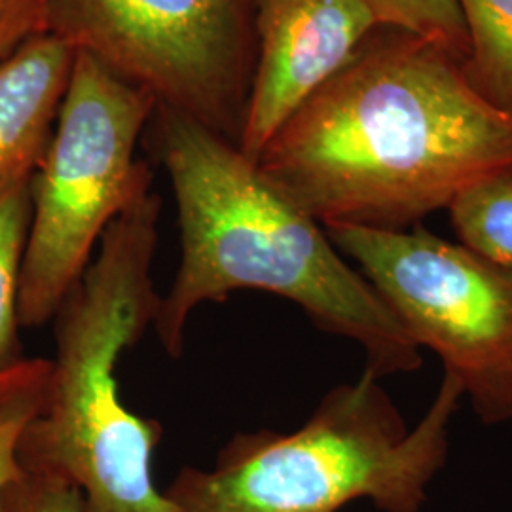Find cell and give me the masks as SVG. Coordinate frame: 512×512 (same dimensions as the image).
I'll return each instance as SVG.
<instances>
[{
  "mask_svg": "<svg viewBox=\"0 0 512 512\" xmlns=\"http://www.w3.org/2000/svg\"><path fill=\"white\" fill-rule=\"evenodd\" d=\"M256 164L323 228L406 230L512 165V116L458 57L378 29Z\"/></svg>",
  "mask_w": 512,
  "mask_h": 512,
  "instance_id": "obj_1",
  "label": "cell"
},
{
  "mask_svg": "<svg viewBox=\"0 0 512 512\" xmlns=\"http://www.w3.org/2000/svg\"><path fill=\"white\" fill-rule=\"evenodd\" d=\"M150 122L181 230V262L152 325L167 355L183 353L200 306L262 291L296 304L317 329L355 342L376 378L420 368L421 349L382 296L238 143L160 105Z\"/></svg>",
  "mask_w": 512,
  "mask_h": 512,
  "instance_id": "obj_2",
  "label": "cell"
},
{
  "mask_svg": "<svg viewBox=\"0 0 512 512\" xmlns=\"http://www.w3.org/2000/svg\"><path fill=\"white\" fill-rule=\"evenodd\" d=\"M160 213L150 188L105 230L52 319L46 397L19 442V467L73 484L82 512H175L152 476L162 425L122 403L116 376L158 311Z\"/></svg>",
  "mask_w": 512,
  "mask_h": 512,
  "instance_id": "obj_3",
  "label": "cell"
},
{
  "mask_svg": "<svg viewBox=\"0 0 512 512\" xmlns=\"http://www.w3.org/2000/svg\"><path fill=\"white\" fill-rule=\"evenodd\" d=\"M463 395L444 372L410 429L365 370L329 391L298 429L238 433L209 469L184 467L164 492L175 512H338L359 499L382 512H421Z\"/></svg>",
  "mask_w": 512,
  "mask_h": 512,
  "instance_id": "obj_4",
  "label": "cell"
},
{
  "mask_svg": "<svg viewBox=\"0 0 512 512\" xmlns=\"http://www.w3.org/2000/svg\"><path fill=\"white\" fill-rule=\"evenodd\" d=\"M158 107L90 55L74 54L54 133L33 173L19 323L44 327L88 268L110 222L152 188L135 150Z\"/></svg>",
  "mask_w": 512,
  "mask_h": 512,
  "instance_id": "obj_5",
  "label": "cell"
},
{
  "mask_svg": "<svg viewBox=\"0 0 512 512\" xmlns=\"http://www.w3.org/2000/svg\"><path fill=\"white\" fill-rule=\"evenodd\" d=\"M255 16L256 0H48V33L238 143Z\"/></svg>",
  "mask_w": 512,
  "mask_h": 512,
  "instance_id": "obj_6",
  "label": "cell"
},
{
  "mask_svg": "<svg viewBox=\"0 0 512 512\" xmlns=\"http://www.w3.org/2000/svg\"><path fill=\"white\" fill-rule=\"evenodd\" d=\"M325 230L416 346L458 378L478 418L512 420V274L420 226Z\"/></svg>",
  "mask_w": 512,
  "mask_h": 512,
  "instance_id": "obj_7",
  "label": "cell"
},
{
  "mask_svg": "<svg viewBox=\"0 0 512 512\" xmlns=\"http://www.w3.org/2000/svg\"><path fill=\"white\" fill-rule=\"evenodd\" d=\"M378 29L365 0H256L255 73L239 150L256 162L275 131Z\"/></svg>",
  "mask_w": 512,
  "mask_h": 512,
  "instance_id": "obj_8",
  "label": "cell"
},
{
  "mask_svg": "<svg viewBox=\"0 0 512 512\" xmlns=\"http://www.w3.org/2000/svg\"><path fill=\"white\" fill-rule=\"evenodd\" d=\"M74 54L65 40L42 33L0 61V179L37 171L71 80Z\"/></svg>",
  "mask_w": 512,
  "mask_h": 512,
  "instance_id": "obj_9",
  "label": "cell"
},
{
  "mask_svg": "<svg viewBox=\"0 0 512 512\" xmlns=\"http://www.w3.org/2000/svg\"><path fill=\"white\" fill-rule=\"evenodd\" d=\"M33 219V173L0 179V372L25 359L19 342V285Z\"/></svg>",
  "mask_w": 512,
  "mask_h": 512,
  "instance_id": "obj_10",
  "label": "cell"
},
{
  "mask_svg": "<svg viewBox=\"0 0 512 512\" xmlns=\"http://www.w3.org/2000/svg\"><path fill=\"white\" fill-rule=\"evenodd\" d=\"M446 211L459 245L512 274V165L463 188Z\"/></svg>",
  "mask_w": 512,
  "mask_h": 512,
  "instance_id": "obj_11",
  "label": "cell"
},
{
  "mask_svg": "<svg viewBox=\"0 0 512 512\" xmlns=\"http://www.w3.org/2000/svg\"><path fill=\"white\" fill-rule=\"evenodd\" d=\"M469 52L461 61L478 92L512 116V0H458Z\"/></svg>",
  "mask_w": 512,
  "mask_h": 512,
  "instance_id": "obj_12",
  "label": "cell"
},
{
  "mask_svg": "<svg viewBox=\"0 0 512 512\" xmlns=\"http://www.w3.org/2000/svg\"><path fill=\"white\" fill-rule=\"evenodd\" d=\"M50 361L25 357L0 372V494L19 473V442L48 389Z\"/></svg>",
  "mask_w": 512,
  "mask_h": 512,
  "instance_id": "obj_13",
  "label": "cell"
},
{
  "mask_svg": "<svg viewBox=\"0 0 512 512\" xmlns=\"http://www.w3.org/2000/svg\"><path fill=\"white\" fill-rule=\"evenodd\" d=\"M378 27L420 38L463 61L469 38L458 0H365Z\"/></svg>",
  "mask_w": 512,
  "mask_h": 512,
  "instance_id": "obj_14",
  "label": "cell"
},
{
  "mask_svg": "<svg viewBox=\"0 0 512 512\" xmlns=\"http://www.w3.org/2000/svg\"><path fill=\"white\" fill-rule=\"evenodd\" d=\"M0 512H82V495L57 476L19 467L0 494Z\"/></svg>",
  "mask_w": 512,
  "mask_h": 512,
  "instance_id": "obj_15",
  "label": "cell"
},
{
  "mask_svg": "<svg viewBox=\"0 0 512 512\" xmlns=\"http://www.w3.org/2000/svg\"><path fill=\"white\" fill-rule=\"evenodd\" d=\"M42 33H48V0H0V61Z\"/></svg>",
  "mask_w": 512,
  "mask_h": 512,
  "instance_id": "obj_16",
  "label": "cell"
}]
</instances>
